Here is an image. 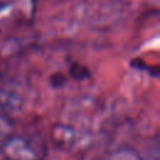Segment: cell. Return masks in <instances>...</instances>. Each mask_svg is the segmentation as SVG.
<instances>
[{"mask_svg": "<svg viewBox=\"0 0 160 160\" xmlns=\"http://www.w3.org/2000/svg\"><path fill=\"white\" fill-rule=\"evenodd\" d=\"M69 75H70V78H72L75 80H85V79H89L91 76V71L88 66L74 61L70 64Z\"/></svg>", "mask_w": 160, "mask_h": 160, "instance_id": "obj_1", "label": "cell"}, {"mask_svg": "<svg viewBox=\"0 0 160 160\" xmlns=\"http://www.w3.org/2000/svg\"><path fill=\"white\" fill-rule=\"evenodd\" d=\"M130 64H131L132 68H136V69H140V70H146L148 72H150L155 78L159 76V66H154V68L149 66L142 59H132Z\"/></svg>", "mask_w": 160, "mask_h": 160, "instance_id": "obj_2", "label": "cell"}, {"mask_svg": "<svg viewBox=\"0 0 160 160\" xmlns=\"http://www.w3.org/2000/svg\"><path fill=\"white\" fill-rule=\"evenodd\" d=\"M66 81H68V79L62 72H54L49 78V82L54 89H59V88L64 86L66 84Z\"/></svg>", "mask_w": 160, "mask_h": 160, "instance_id": "obj_3", "label": "cell"}]
</instances>
